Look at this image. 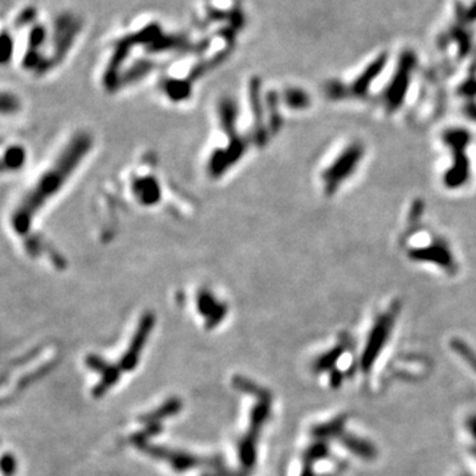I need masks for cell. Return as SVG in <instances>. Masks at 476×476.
Wrapping results in <instances>:
<instances>
[{
	"mask_svg": "<svg viewBox=\"0 0 476 476\" xmlns=\"http://www.w3.org/2000/svg\"><path fill=\"white\" fill-rule=\"evenodd\" d=\"M90 150V139L88 136H76L65 149L56 156L55 162L31 184L27 192L20 196L11 215V224L19 234H27L33 220L48 200L55 196L60 188L68 181L69 177L81 163L82 156Z\"/></svg>",
	"mask_w": 476,
	"mask_h": 476,
	"instance_id": "1",
	"label": "cell"
},
{
	"mask_svg": "<svg viewBox=\"0 0 476 476\" xmlns=\"http://www.w3.org/2000/svg\"><path fill=\"white\" fill-rule=\"evenodd\" d=\"M49 22V40L47 47L48 68H54L63 61L83 31V19L72 11L56 14Z\"/></svg>",
	"mask_w": 476,
	"mask_h": 476,
	"instance_id": "2",
	"label": "cell"
},
{
	"mask_svg": "<svg viewBox=\"0 0 476 476\" xmlns=\"http://www.w3.org/2000/svg\"><path fill=\"white\" fill-rule=\"evenodd\" d=\"M140 449L150 454L151 457L158 458L164 462H168L171 467L177 471H187L195 467H220L222 461L220 458H197L195 455L184 454L180 451L159 448V446H151L149 443L140 445Z\"/></svg>",
	"mask_w": 476,
	"mask_h": 476,
	"instance_id": "3",
	"label": "cell"
},
{
	"mask_svg": "<svg viewBox=\"0 0 476 476\" xmlns=\"http://www.w3.org/2000/svg\"><path fill=\"white\" fill-rule=\"evenodd\" d=\"M269 405L270 401H259L258 405L253 409L250 427L238 445V457L244 468H250L256 462V443L261 426L269 416Z\"/></svg>",
	"mask_w": 476,
	"mask_h": 476,
	"instance_id": "4",
	"label": "cell"
},
{
	"mask_svg": "<svg viewBox=\"0 0 476 476\" xmlns=\"http://www.w3.org/2000/svg\"><path fill=\"white\" fill-rule=\"evenodd\" d=\"M361 155L363 147L359 145L351 146L350 150L341 154L340 158H338V161L325 174L327 193H334L341 181H344L345 177L354 172L359 159H361Z\"/></svg>",
	"mask_w": 476,
	"mask_h": 476,
	"instance_id": "5",
	"label": "cell"
},
{
	"mask_svg": "<svg viewBox=\"0 0 476 476\" xmlns=\"http://www.w3.org/2000/svg\"><path fill=\"white\" fill-rule=\"evenodd\" d=\"M154 323H155V318L152 313H146L140 319V323L138 326L133 340L130 343V347L126 351V354H123L122 359L120 361L118 367L121 368V370L131 372L136 367V364L139 363V356L142 354V350H143L147 338L152 331Z\"/></svg>",
	"mask_w": 476,
	"mask_h": 476,
	"instance_id": "6",
	"label": "cell"
},
{
	"mask_svg": "<svg viewBox=\"0 0 476 476\" xmlns=\"http://www.w3.org/2000/svg\"><path fill=\"white\" fill-rule=\"evenodd\" d=\"M183 404L180 400L177 398H171L168 400L165 404H163L162 407L154 411H151L149 414L146 416H142L140 417V421L146 425H154V423H159V422L164 420V418H168L174 414H177V411L181 409Z\"/></svg>",
	"mask_w": 476,
	"mask_h": 476,
	"instance_id": "7",
	"label": "cell"
},
{
	"mask_svg": "<svg viewBox=\"0 0 476 476\" xmlns=\"http://www.w3.org/2000/svg\"><path fill=\"white\" fill-rule=\"evenodd\" d=\"M233 385L241 392L257 397L258 401H270L269 395L262 388H259L258 385H256L252 381L246 380L244 377H234Z\"/></svg>",
	"mask_w": 476,
	"mask_h": 476,
	"instance_id": "8",
	"label": "cell"
},
{
	"mask_svg": "<svg viewBox=\"0 0 476 476\" xmlns=\"http://www.w3.org/2000/svg\"><path fill=\"white\" fill-rule=\"evenodd\" d=\"M86 366L90 368V369H93L95 372H98V373L104 375V373L109 369L111 364L106 363V361H105L102 357H99V356L90 354V356L86 359Z\"/></svg>",
	"mask_w": 476,
	"mask_h": 476,
	"instance_id": "9",
	"label": "cell"
},
{
	"mask_svg": "<svg viewBox=\"0 0 476 476\" xmlns=\"http://www.w3.org/2000/svg\"><path fill=\"white\" fill-rule=\"evenodd\" d=\"M1 468H3V474L6 476H13L16 471V461H15L14 457L10 455V454H6L3 457V461H1Z\"/></svg>",
	"mask_w": 476,
	"mask_h": 476,
	"instance_id": "10",
	"label": "cell"
}]
</instances>
